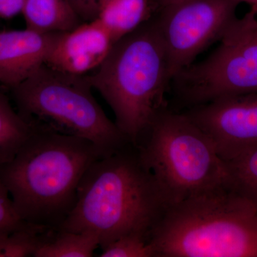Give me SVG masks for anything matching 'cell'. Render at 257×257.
<instances>
[{"label":"cell","instance_id":"1","mask_svg":"<svg viewBox=\"0 0 257 257\" xmlns=\"http://www.w3.org/2000/svg\"><path fill=\"white\" fill-rule=\"evenodd\" d=\"M169 208L138 147L130 143L93 162L79 184L73 209L57 229L92 233L103 249L126 235L151 238Z\"/></svg>","mask_w":257,"mask_h":257},{"label":"cell","instance_id":"2","mask_svg":"<svg viewBox=\"0 0 257 257\" xmlns=\"http://www.w3.org/2000/svg\"><path fill=\"white\" fill-rule=\"evenodd\" d=\"M104 156L86 139L33 127L14 158L0 167V182L22 220L55 230L73 209L83 176Z\"/></svg>","mask_w":257,"mask_h":257},{"label":"cell","instance_id":"3","mask_svg":"<svg viewBox=\"0 0 257 257\" xmlns=\"http://www.w3.org/2000/svg\"><path fill=\"white\" fill-rule=\"evenodd\" d=\"M87 76L112 109L120 131L136 143L167 109L172 82L155 18L115 42L102 64Z\"/></svg>","mask_w":257,"mask_h":257},{"label":"cell","instance_id":"4","mask_svg":"<svg viewBox=\"0 0 257 257\" xmlns=\"http://www.w3.org/2000/svg\"><path fill=\"white\" fill-rule=\"evenodd\" d=\"M150 242L155 257H257V209L222 186L169 208Z\"/></svg>","mask_w":257,"mask_h":257},{"label":"cell","instance_id":"5","mask_svg":"<svg viewBox=\"0 0 257 257\" xmlns=\"http://www.w3.org/2000/svg\"><path fill=\"white\" fill-rule=\"evenodd\" d=\"M134 145L170 207L229 184L226 162L207 134L184 112L165 109Z\"/></svg>","mask_w":257,"mask_h":257},{"label":"cell","instance_id":"6","mask_svg":"<svg viewBox=\"0 0 257 257\" xmlns=\"http://www.w3.org/2000/svg\"><path fill=\"white\" fill-rule=\"evenodd\" d=\"M92 89L87 75L44 64L10 90L18 112L32 127L86 139L107 156L131 142L107 117Z\"/></svg>","mask_w":257,"mask_h":257},{"label":"cell","instance_id":"7","mask_svg":"<svg viewBox=\"0 0 257 257\" xmlns=\"http://www.w3.org/2000/svg\"><path fill=\"white\" fill-rule=\"evenodd\" d=\"M256 13L237 18L207 58L176 74L170 88L187 109L224 96L257 94Z\"/></svg>","mask_w":257,"mask_h":257},{"label":"cell","instance_id":"8","mask_svg":"<svg viewBox=\"0 0 257 257\" xmlns=\"http://www.w3.org/2000/svg\"><path fill=\"white\" fill-rule=\"evenodd\" d=\"M233 0H184L159 10L155 18L172 79L199 54L220 41L237 20Z\"/></svg>","mask_w":257,"mask_h":257},{"label":"cell","instance_id":"9","mask_svg":"<svg viewBox=\"0 0 257 257\" xmlns=\"http://www.w3.org/2000/svg\"><path fill=\"white\" fill-rule=\"evenodd\" d=\"M183 112L207 134L225 162L257 147V94L224 96Z\"/></svg>","mask_w":257,"mask_h":257},{"label":"cell","instance_id":"10","mask_svg":"<svg viewBox=\"0 0 257 257\" xmlns=\"http://www.w3.org/2000/svg\"><path fill=\"white\" fill-rule=\"evenodd\" d=\"M114 45L110 34L97 20L62 32L46 64L66 73L87 75L102 64Z\"/></svg>","mask_w":257,"mask_h":257},{"label":"cell","instance_id":"11","mask_svg":"<svg viewBox=\"0 0 257 257\" xmlns=\"http://www.w3.org/2000/svg\"><path fill=\"white\" fill-rule=\"evenodd\" d=\"M60 35L27 28L0 32V87H17L46 63Z\"/></svg>","mask_w":257,"mask_h":257},{"label":"cell","instance_id":"12","mask_svg":"<svg viewBox=\"0 0 257 257\" xmlns=\"http://www.w3.org/2000/svg\"><path fill=\"white\" fill-rule=\"evenodd\" d=\"M155 10L152 0H101L96 20L114 44L151 20Z\"/></svg>","mask_w":257,"mask_h":257},{"label":"cell","instance_id":"13","mask_svg":"<svg viewBox=\"0 0 257 257\" xmlns=\"http://www.w3.org/2000/svg\"><path fill=\"white\" fill-rule=\"evenodd\" d=\"M22 14L27 28L42 33L70 31L83 23L67 0H25Z\"/></svg>","mask_w":257,"mask_h":257},{"label":"cell","instance_id":"14","mask_svg":"<svg viewBox=\"0 0 257 257\" xmlns=\"http://www.w3.org/2000/svg\"><path fill=\"white\" fill-rule=\"evenodd\" d=\"M99 246L95 234L51 229L35 251V257H90Z\"/></svg>","mask_w":257,"mask_h":257},{"label":"cell","instance_id":"15","mask_svg":"<svg viewBox=\"0 0 257 257\" xmlns=\"http://www.w3.org/2000/svg\"><path fill=\"white\" fill-rule=\"evenodd\" d=\"M33 127L10 104L0 87V167L14 158Z\"/></svg>","mask_w":257,"mask_h":257},{"label":"cell","instance_id":"16","mask_svg":"<svg viewBox=\"0 0 257 257\" xmlns=\"http://www.w3.org/2000/svg\"><path fill=\"white\" fill-rule=\"evenodd\" d=\"M226 164L230 187L257 209V147Z\"/></svg>","mask_w":257,"mask_h":257},{"label":"cell","instance_id":"17","mask_svg":"<svg viewBox=\"0 0 257 257\" xmlns=\"http://www.w3.org/2000/svg\"><path fill=\"white\" fill-rule=\"evenodd\" d=\"M49 230L25 224L0 231V257L34 256Z\"/></svg>","mask_w":257,"mask_h":257},{"label":"cell","instance_id":"18","mask_svg":"<svg viewBox=\"0 0 257 257\" xmlns=\"http://www.w3.org/2000/svg\"><path fill=\"white\" fill-rule=\"evenodd\" d=\"M101 257H155L150 238L143 234L126 235L103 248Z\"/></svg>","mask_w":257,"mask_h":257},{"label":"cell","instance_id":"19","mask_svg":"<svg viewBox=\"0 0 257 257\" xmlns=\"http://www.w3.org/2000/svg\"><path fill=\"white\" fill-rule=\"evenodd\" d=\"M28 223L22 220L8 191L0 182V231L15 229Z\"/></svg>","mask_w":257,"mask_h":257},{"label":"cell","instance_id":"20","mask_svg":"<svg viewBox=\"0 0 257 257\" xmlns=\"http://www.w3.org/2000/svg\"><path fill=\"white\" fill-rule=\"evenodd\" d=\"M83 23L93 21L97 18L101 0H67Z\"/></svg>","mask_w":257,"mask_h":257},{"label":"cell","instance_id":"21","mask_svg":"<svg viewBox=\"0 0 257 257\" xmlns=\"http://www.w3.org/2000/svg\"><path fill=\"white\" fill-rule=\"evenodd\" d=\"M25 0H0V18L8 20L23 11Z\"/></svg>","mask_w":257,"mask_h":257},{"label":"cell","instance_id":"22","mask_svg":"<svg viewBox=\"0 0 257 257\" xmlns=\"http://www.w3.org/2000/svg\"><path fill=\"white\" fill-rule=\"evenodd\" d=\"M152 1H153L156 10H160L166 8V7L180 3V2L184 1V0H152Z\"/></svg>","mask_w":257,"mask_h":257},{"label":"cell","instance_id":"23","mask_svg":"<svg viewBox=\"0 0 257 257\" xmlns=\"http://www.w3.org/2000/svg\"><path fill=\"white\" fill-rule=\"evenodd\" d=\"M233 1L236 2L239 4L240 3H246V4L249 5L250 10L257 14V0H233Z\"/></svg>","mask_w":257,"mask_h":257},{"label":"cell","instance_id":"24","mask_svg":"<svg viewBox=\"0 0 257 257\" xmlns=\"http://www.w3.org/2000/svg\"><path fill=\"white\" fill-rule=\"evenodd\" d=\"M256 31H257V23H256Z\"/></svg>","mask_w":257,"mask_h":257}]
</instances>
